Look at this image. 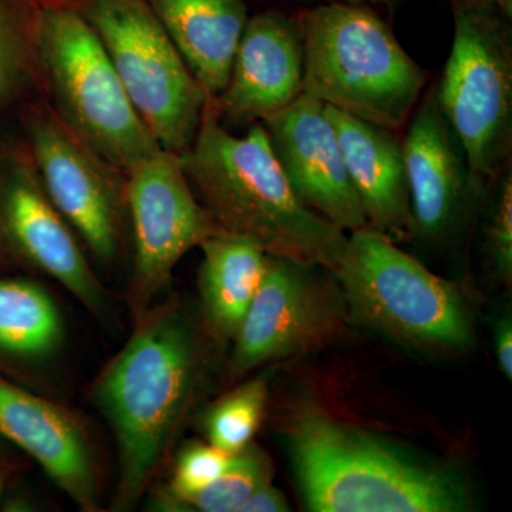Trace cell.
Returning a JSON list of instances; mask_svg holds the SVG:
<instances>
[{"mask_svg":"<svg viewBox=\"0 0 512 512\" xmlns=\"http://www.w3.org/2000/svg\"><path fill=\"white\" fill-rule=\"evenodd\" d=\"M204 333L183 302H157L93 380L90 402L116 444L111 511L137 507L183 429L205 375Z\"/></svg>","mask_w":512,"mask_h":512,"instance_id":"obj_1","label":"cell"},{"mask_svg":"<svg viewBox=\"0 0 512 512\" xmlns=\"http://www.w3.org/2000/svg\"><path fill=\"white\" fill-rule=\"evenodd\" d=\"M180 158L195 197L220 231L247 238L276 258L336 268L348 234L299 200L262 123L235 136L210 99Z\"/></svg>","mask_w":512,"mask_h":512,"instance_id":"obj_2","label":"cell"},{"mask_svg":"<svg viewBox=\"0 0 512 512\" xmlns=\"http://www.w3.org/2000/svg\"><path fill=\"white\" fill-rule=\"evenodd\" d=\"M303 501L315 512H460L464 478L319 410H303L288 434Z\"/></svg>","mask_w":512,"mask_h":512,"instance_id":"obj_3","label":"cell"},{"mask_svg":"<svg viewBox=\"0 0 512 512\" xmlns=\"http://www.w3.org/2000/svg\"><path fill=\"white\" fill-rule=\"evenodd\" d=\"M303 39V93L357 119L397 130L426 89V70L366 5L335 2L296 18Z\"/></svg>","mask_w":512,"mask_h":512,"instance_id":"obj_4","label":"cell"},{"mask_svg":"<svg viewBox=\"0 0 512 512\" xmlns=\"http://www.w3.org/2000/svg\"><path fill=\"white\" fill-rule=\"evenodd\" d=\"M332 274L348 322L424 352H464L476 343L473 311L460 288L375 229L349 232Z\"/></svg>","mask_w":512,"mask_h":512,"instance_id":"obj_5","label":"cell"},{"mask_svg":"<svg viewBox=\"0 0 512 512\" xmlns=\"http://www.w3.org/2000/svg\"><path fill=\"white\" fill-rule=\"evenodd\" d=\"M36 49L57 119L101 160L126 174L161 150L79 9L47 5L40 10Z\"/></svg>","mask_w":512,"mask_h":512,"instance_id":"obj_6","label":"cell"},{"mask_svg":"<svg viewBox=\"0 0 512 512\" xmlns=\"http://www.w3.org/2000/svg\"><path fill=\"white\" fill-rule=\"evenodd\" d=\"M453 45L431 87L480 191L511 164L512 33L497 0H450Z\"/></svg>","mask_w":512,"mask_h":512,"instance_id":"obj_7","label":"cell"},{"mask_svg":"<svg viewBox=\"0 0 512 512\" xmlns=\"http://www.w3.org/2000/svg\"><path fill=\"white\" fill-rule=\"evenodd\" d=\"M79 10L158 146L184 153L197 136L210 97L148 0H83Z\"/></svg>","mask_w":512,"mask_h":512,"instance_id":"obj_8","label":"cell"},{"mask_svg":"<svg viewBox=\"0 0 512 512\" xmlns=\"http://www.w3.org/2000/svg\"><path fill=\"white\" fill-rule=\"evenodd\" d=\"M126 175L134 247L127 305L136 322L156 305L183 256L220 229L195 197L180 154L161 148Z\"/></svg>","mask_w":512,"mask_h":512,"instance_id":"obj_9","label":"cell"},{"mask_svg":"<svg viewBox=\"0 0 512 512\" xmlns=\"http://www.w3.org/2000/svg\"><path fill=\"white\" fill-rule=\"evenodd\" d=\"M318 269L269 255L261 285L231 340V379L322 348L339 335L348 323L345 298L338 281Z\"/></svg>","mask_w":512,"mask_h":512,"instance_id":"obj_10","label":"cell"},{"mask_svg":"<svg viewBox=\"0 0 512 512\" xmlns=\"http://www.w3.org/2000/svg\"><path fill=\"white\" fill-rule=\"evenodd\" d=\"M30 147L50 201L100 262L119 261L124 247L126 185L55 116L30 124Z\"/></svg>","mask_w":512,"mask_h":512,"instance_id":"obj_11","label":"cell"},{"mask_svg":"<svg viewBox=\"0 0 512 512\" xmlns=\"http://www.w3.org/2000/svg\"><path fill=\"white\" fill-rule=\"evenodd\" d=\"M0 234L26 265L62 285L90 315L109 318L106 288L29 165H16L0 183Z\"/></svg>","mask_w":512,"mask_h":512,"instance_id":"obj_12","label":"cell"},{"mask_svg":"<svg viewBox=\"0 0 512 512\" xmlns=\"http://www.w3.org/2000/svg\"><path fill=\"white\" fill-rule=\"evenodd\" d=\"M261 123L292 190L309 210L346 234L369 227L322 101L302 93Z\"/></svg>","mask_w":512,"mask_h":512,"instance_id":"obj_13","label":"cell"},{"mask_svg":"<svg viewBox=\"0 0 512 512\" xmlns=\"http://www.w3.org/2000/svg\"><path fill=\"white\" fill-rule=\"evenodd\" d=\"M407 123L402 151L413 237L440 244L461 227L474 195L481 191L433 89L419 101Z\"/></svg>","mask_w":512,"mask_h":512,"instance_id":"obj_14","label":"cell"},{"mask_svg":"<svg viewBox=\"0 0 512 512\" xmlns=\"http://www.w3.org/2000/svg\"><path fill=\"white\" fill-rule=\"evenodd\" d=\"M0 437L32 457L80 510H103L92 437L72 410L0 376Z\"/></svg>","mask_w":512,"mask_h":512,"instance_id":"obj_15","label":"cell"},{"mask_svg":"<svg viewBox=\"0 0 512 512\" xmlns=\"http://www.w3.org/2000/svg\"><path fill=\"white\" fill-rule=\"evenodd\" d=\"M303 39L298 20L278 10L249 18L227 86L212 100L221 121L261 123L303 93Z\"/></svg>","mask_w":512,"mask_h":512,"instance_id":"obj_16","label":"cell"},{"mask_svg":"<svg viewBox=\"0 0 512 512\" xmlns=\"http://www.w3.org/2000/svg\"><path fill=\"white\" fill-rule=\"evenodd\" d=\"M367 225L393 242L413 237L402 143L394 130L326 106Z\"/></svg>","mask_w":512,"mask_h":512,"instance_id":"obj_17","label":"cell"},{"mask_svg":"<svg viewBox=\"0 0 512 512\" xmlns=\"http://www.w3.org/2000/svg\"><path fill=\"white\" fill-rule=\"evenodd\" d=\"M188 69L211 100L227 86L248 23L242 0H148Z\"/></svg>","mask_w":512,"mask_h":512,"instance_id":"obj_18","label":"cell"},{"mask_svg":"<svg viewBox=\"0 0 512 512\" xmlns=\"http://www.w3.org/2000/svg\"><path fill=\"white\" fill-rule=\"evenodd\" d=\"M200 248L201 325L215 342H231L261 285L269 255L249 239L222 231Z\"/></svg>","mask_w":512,"mask_h":512,"instance_id":"obj_19","label":"cell"},{"mask_svg":"<svg viewBox=\"0 0 512 512\" xmlns=\"http://www.w3.org/2000/svg\"><path fill=\"white\" fill-rule=\"evenodd\" d=\"M66 338L62 311L37 282L0 278V355L23 363H45Z\"/></svg>","mask_w":512,"mask_h":512,"instance_id":"obj_20","label":"cell"},{"mask_svg":"<svg viewBox=\"0 0 512 512\" xmlns=\"http://www.w3.org/2000/svg\"><path fill=\"white\" fill-rule=\"evenodd\" d=\"M268 379L258 376L225 394L204 417L208 443L235 454L254 441L268 404Z\"/></svg>","mask_w":512,"mask_h":512,"instance_id":"obj_21","label":"cell"},{"mask_svg":"<svg viewBox=\"0 0 512 512\" xmlns=\"http://www.w3.org/2000/svg\"><path fill=\"white\" fill-rule=\"evenodd\" d=\"M274 464L264 448L252 441L235 453L214 483L187 498L177 511L239 512L258 488L272 483Z\"/></svg>","mask_w":512,"mask_h":512,"instance_id":"obj_22","label":"cell"},{"mask_svg":"<svg viewBox=\"0 0 512 512\" xmlns=\"http://www.w3.org/2000/svg\"><path fill=\"white\" fill-rule=\"evenodd\" d=\"M234 454L210 443H190L178 453L168 487L156 495V507L177 511L178 505L214 483L224 473Z\"/></svg>","mask_w":512,"mask_h":512,"instance_id":"obj_23","label":"cell"},{"mask_svg":"<svg viewBox=\"0 0 512 512\" xmlns=\"http://www.w3.org/2000/svg\"><path fill=\"white\" fill-rule=\"evenodd\" d=\"M498 191L485 234V255L495 278L512 282V173L511 164L498 175Z\"/></svg>","mask_w":512,"mask_h":512,"instance_id":"obj_24","label":"cell"},{"mask_svg":"<svg viewBox=\"0 0 512 512\" xmlns=\"http://www.w3.org/2000/svg\"><path fill=\"white\" fill-rule=\"evenodd\" d=\"M291 505L286 500L284 491L274 487L272 483L258 488L251 497L245 501L239 512H289Z\"/></svg>","mask_w":512,"mask_h":512,"instance_id":"obj_25","label":"cell"},{"mask_svg":"<svg viewBox=\"0 0 512 512\" xmlns=\"http://www.w3.org/2000/svg\"><path fill=\"white\" fill-rule=\"evenodd\" d=\"M494 353L505 379H512V322L510 315L501 316L494 326Z\"/></svg>","mask_w":512,"mask_h":512,"instance_id":"obj_26","label":"cell"},{"mask_svg":"<svg viewBox=\"0 0 512 512\" xmlns=\"http://www.w3.org/2000/svg\"><path fill=\"white\" fill-rule=\"evenodd\" d=\"M6 63L5 52H3L2 36H0V93H2L3 84H5Z\"/></svg>","mask_w":512,"mask_h":512,"instance_id":"obj_27","label":"cell"},{"mask_svg":"<svg viewBox=\"0 0 512 512\" xmlns=\"http://www.w3.org/2000/svg\"><path fill=\"white\" fill-rule=\"evenodd\" d=\"M8 470L3 466V463H0V501H2L3 491H5L6 480H8Z\"/></svg>","mask_w":512,"mask_h":512,"instance_id":"obj_28","label":"cell"},{"mask_svg":"<svg viewBox=\"0 0 512 512\" xmlns=\"http://www.w3.org/2000/svg\"><path fill=\"white\" fill-rule=\"evenodd\" d=\"M335 2L353 3V5H367V3H390L393 0H335Z\"/></svg>","mask_w":512,"mask_h":512,"instance_id":"obj_29","label":"cell"},{"mask_svg":"<svg viewBox=\"0 0 512 512\" xmlns=\"http://www.w3.org/2000/svg\"><path fill=\"white\" fill-rule=\"evenodd\" d=\"M497 2L500 3L501 6H503L505 12L510 13V15H512V0H497Z\"/></svg>","mask_w":512,"mask_h":512,"instance_id":"obj_30","label":"cell"}]
</instances>
